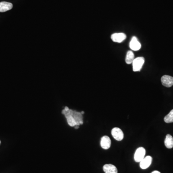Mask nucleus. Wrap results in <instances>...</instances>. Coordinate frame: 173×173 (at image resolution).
<instances>
[{
    "mask_svg": "<svg viewBox=\"0 0 173 173\" xmlns=\"http://www.w3.org/2000/svg\"><path fill=\"white\" fill-rule=\"evenodd\" d=\"M111 133L112 137L116 141H121L124 138V133L119 128H114L112 130Z\"/></svg>",
    "mask_w": 173,
    "mask_h": 173,
    "instance_id": "nucleus-3",
    "label": "nucleus"
},
{
    "mask_svg": "<svg viewBox=\"0 0 173 173\" xmlns=\"http://www.w3.org/2000/svg\"><path fill=\"white\" fill-rule=\"evenodd\" d=\"M74 128H75V129H78L79 128V125H75Z\"/></svg>",
    "mask_w": 173,
    "mask_h": 173,
    "instance_id": "nucleus-18",
    "label": "nucleus"
},
{
    "mask_svg": "<svg viewBox=\"0 0 173 173\" xmlns=\"http://www.w3.org/2000/svg\"><path fill=\"white\" fill-rule=\"evenodd\" d=\"M164 144L167 148H171L173 147V137L171 135H167L164 140Z\"/></svg>",
    "mask_w": 173,
    "mask_h": 173,
    "instance_id": "nucleus-12",
    "label": "nucleus"
},
{
    "mask_svg": "<svg viewBox=\"0 0 173 173\" xmlns=\"http://www.w3.org/2000/svg\"><path fill=\"white\" fill-rule=\"evenodd\" d=\"M0 144H1V141H0Z\"/></svg>",
    "mask_w": 173,
    "mask_h": 173,
    "instance_id": "nucleus-20",
    "label": "nucleus"
},
{
    "mask_svg": "<svg viewBox=\"0 0 173 173\" xmlns=\"http://www.w3.org/2000/svg\"><path fill=\"white\" fill-rule=\"evenodd\" d=\"M152 160V157L150 156H147L144 158L140 162L141 168L142 169H146L148 168L151 164Z\"/></svg>",
    "mask_w": 173,
    "mask_h": 173,
    "instance_id": "nucleus-6",
    "label": "nucleus"
},
{
    "mask_svg": "<svg viewBox=\"0 0 173 173\" xmlns=\"http://www.w3.org/2000/svg\"><path fill=\"white\" fill-rule=\"evenodd\" d=\"M146 150L144 148L140 147L137 148L134 154V160L136 162L138 163L142 160L145 157Z\"/></svg>",
    "mask_w": 173,
    "mask_h": 173,
    "instance_id": "nucleus-2",
    "label": "nucleus"
},
{
    "mask_svg": "<svg viewBox=\"0 0 173 173\" xmlns=\"http://www.w3.org/2000/svg\"><path fill=\"white\" fill-rule=\"evenodd\" d=\"M151 173H161L160 172L158 171H154V172H152Z\"/></svg>",
    "mask_w": 173,
    "mask_h": 173,
    "instance_id": "nucleus-17",
    "label": "nucleus"
},
{
    "mask_svg": "<svg viewBox=\"0 0 173 173\" xmlns=\"http://www.w3.org/2000/svg\"><path fill=\"white\" fill-rule=\"evenodd\" d=\"M13 8V4L6 1H2L0 3V12H6Z\"/></svg>",
    "mask_w": 173,
    "mask_h": 173,
    "instance_id": "nucleus-9",
    "label": "nucleus"
},
{
    "mask_svg": "<svg viewBox=\"0 0 173 173\" xmlns=\"http://www.w3.org/2000/svg\"><path fill=\"white\" fill-rule=\"evenodd\" d=\"M164 121L167 123H173V109L164 117Z\"/></svg>",
    "mask_w": 173,
    "mask_h": 173,
    "instance_id": "nucleus-14",
    "label": "nucleus"
},
{
    "mask_svg": "<svg viewBox=\"0 0 173 173\" xmlns=\"http://www.w3.org/2000/svg\"><path fill=\"white\" fill-rule=\"evenodd\" d=\"M130 48L131 49L133 50H138L141 49V44L138 41V39L136 37H132L130 42Z\"/></svg>",
    "mask_w": 173,
    "mask_h": 173,
    "instance_id": "nucleus-8",
    "label": "nucleus"
},
{
    "mask_svg": "<svg viewBox=\"0 0 173 173\" xmlns=\"http://www.w3.org/2000/svg\"><path fill=\"white\" fill-rule=\"evenodd\" d=\"M103 170L105 173H117V169L115 165L111 164H105Z\"/></svg>",
    "mask_w": 173,
    "mask_h": 173,
    "instance_id": "nucleus-10",
    "label": "nucleus"
},
{
    "mask_svg": "<svg viewBox=\"0 0 173 173\" xmlns=\"http://www.w3.org/2000/svg\"><path fill=\"white\" fill-rule=\"evenodd\" d=\"M111 145V141L110 138L107 136L102 137L101 138V146L103 149L107 150L110 148Z\"/></svg>",
    "mask_w": 173,
    "mask_h": 173,
    "instance_id": "nucleus-7",
    "label": "nucleus"
},
{
    "mask_svg": "<svg viewBox=\"0 0 173 173\" xmlns=\"http://www.w3.org/2000/svg\"><path fill=\"white\" fill-rule=\"evenodd\" d=\"M67 119V123L69 125L71 126V127H75V125H77V124L74 118L73 117V116H69L68 117L66 118Z\"/></svg>",
    "mask_w": 173,
    "mask_h": 173,
    "instance_id": "nucleus-15",
    "label": "nucleus"
},
{
    "mask_svg": "<svg viewBox=\"0 0 173 173\" xmlns=\"http://www.w3.org/2000/svg\"><path fill=\"white\" fill-rule=\"evenodd\" d=\"M144 58L143 57L135 58L132 63L133 71L134 72L140 71L144 63Z\"/></svg>",
    "mask_w": 173,
    "mask_h": 173,
    "instance_id": "nucleus-1",
    "label": "nucleus"
},
{
    "mask_svg": "<svg viewBox=\"0 0 173 173\" xmlns=\"http://www.w3.org/2000/svg\"><path fill=\"white\" fill-rule=\"evenodd\" d=\"M161 82L163 86L170 88L173 85V77L168 75H164L161 77Z\"/></svg>",
    "mask_w": 173,
    "mask_h": 173,
    "instance_id": "nucleus-4",
    "label": "nucleus"
},
{
    "mask_svg": "<svg viewBox=\"0 0 173 173\" xmlns=\"http://www.w3.org/2000/svg\"><path fill=\"white\" fill-rule=\"evenodd\" d=\"M81 113L82 115H83V114H84V113H85V112H84V111H82L81 112Z\"/></svg>",
    "mask_w": 173,
    "mask_h": 173,
    "instance_id": "nucleus-19",
    "label": "nucleus"
},
{
    "mask_svg": "<svg viewBox=\"0 0 173 173\" xmlns=\"http://www.w3.org/2000/svg\"><path fill=\"white\" fill-rule=\"evenodd\" d=\"M134 59V54L132 51L129 50L127 53V56H126V58H125L126 63L128 64H131L133 63Z\"/></svg>",
    "mask_w": 173,
    "mask_h": 173,
    "instance_id": "nucleus-13",
    "label": "nucleus"
},
{
    "mask_svg": "<svg viewBox=\"0 0 173 173\" xmlns=\"http://www.w3.org/2000/svg\"><path fill=\"white\" fill-rule=\"evenodd\" d=\"M126 35L123 33H114L111 36L112 41L115 43H120L126 39Z\"/></svg>",
    "mask_w": 173,
    "mask_h": 173,
    "instance_id": "nucleus-5",
    "label": "nucleus"
},
{
    "mask_svg": "<svg viewBox=\"0 0 173 173\" xmlns=\"http://www.w3.org/2000/svg\"><path fill=\"white\" fill-rule=\"evenodd\" d=\"M74 112V111L71 109H69L67 111H66V110H62V113L65 115V117L66 118L69 116H72Z\"/></svg>",
    "mask_w": 173,
    "mask_h": 173,
    "instance_id": "nucleus-16",
    "label": "nucleus"
},
{
    "mask_svg": "<svg viewBox=\"0 0 173 173\" xmlns=\"http://www.w3.org/2000/svg\"><path fill=\"white\" fill-rule=\"evenodd\" d=\"M72 116L74 118L75 121H76L77 125H82L83 124L82 115L81 112H78L74 111Z\"/></svg>",
    "mask_w": 173,
    "mask_h": 173,
    "instance_id": "nucleus-11",
    "label": "nucleus"
}]
</instances>
